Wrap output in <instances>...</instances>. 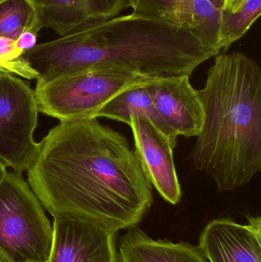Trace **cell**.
<instances>
[{
    "instance_id": "cell-15",
    "label": "cell",
    "mask_w": 261,
    "mask_h": 262,
    "mask_svg": "<svg viewBox=\"0 0 261 262\" xmlns=\"http://www.w3.org/2000/svg\"><path fill=\"white\" fill-rule=\"evenodd\" d=\"M193 0H131L130 9L136 13L155 17L168 23L188 28L193 27L192 2ZM223 9L225 0H211Z\"/></svg>"
},
{
    "instance_id": "cell-18",
    "label": "cell",
    "mask_w": 261,
    "mask_h": 262,
    "mask_svg": "<svg viewBox=\"0 0 261 262\" xmlns=\"http://www.w3.org/2000/svg\"><path fill=\"white\" fill-rule=\"evenodd\" d=\"M15 41L0 36V72L13 74L26 79H38L37 74L22 58Z\"/></svg>"
},
{
    "instance_id": "cell-3",
    "label": "cell",
    "mask_w": 261,
    "mask_h": 262,
    "mask_svg": "<svg viewBox=\"0 0 261 262\" xmlns=\"http://www.w3.org/2000/svg\"><path fill=\"white\" fill-rule=\"evenodd\" d=\"M198 92L204 121L190 160L219 192H233L261 170L260 66L242 52L219 54Z\"/></svg>"
},
{
    "instance_id": "cell-10",
    "label": "cell",
    "mask_w": 261,
    "mask_h": 262,
    "mask_svg": "<svg viewBox=\"0 0 261 262\" xmlns=\"http://www.w3.org/2000/svg\"><path fill=\"white\" fill-rule=\"evenodd\" d=\"M199 248L209 262H261V218L246 224L231 219L210 222L201 233Z\"/></svg>"
},
{
    "instance_id": "cell-16",
    "label": "cell",
    "mask_w": 261,
    "mask_h": 262,
    "mask_svg": "<svg viewBox=\"0 0 261 262\" xmlns=\"http://www.w3.org/2000/svg\"><path fill=\"white\" fill-rule=\"evenodd\" d=\"M261 13V0H244L234 11L222 9L219 46L227 52L242 38L257 21Z\"/></svg>"
},
{
    "instance_id": "cell-19",
    "label": "cell",
    "mask_w": 261,
    "mask_h": 262,
    "mask_svg": "<svg viewBox=\"0 0 261 262\" xmlns=\"http://www.w3.org/2000/svg\"><path fill=\"white\" fill-rule=\"evenodd\" d=\"M38 36V34L34 32H24L15 40L17 49L22 53L31 50L36 46Z\"/></svg>"
},
{
    "instance_id": "cell-4",
    "label": "cell",
    "mask_w": 261,
    "mask_h": 262,
    "mask_svg": "<svg viewBox=\"0 0 261 262\" xmlns=\"http://www.w3.org/2000/svg\"><path fill=\"white\" fill-rule=\"evenodd\" d=\"M152 77L112 69H89L37 81L38 111L60 121L96 118L100 109L126 88Z\"/></svg>"
},
{
    "instance_id": "cell-12",
    "label": "cell",
    "mask_w": 261,
    "mask_h": 262,
    "mask_svg": "<svg viewBox=\"0 0 261 262\" xmlns=\"http://www.w3.org/2000/svg\"><path fill=\"white\" fill-rule=\"evenodd\" d=\"M119 249V262H207L199 246L155 241L136 226L123 235Z\"/></svg>"
},
{
    "instance_id": "cell-11",
    "label": "cell",
    "mask_w": 261,
    "mask_h": 262,
    "mask_svg": "<svg viewBox=\"0 0 261 262\" xmlns=\"http://www.w3.org/2000/svg\"><path fill=\"white\" fill-rule=\"evenodd\" d=\"M43 28L59 36L110 19L130 9L131 0H37Z\"/></svg>"
},
{
    "instance_id": "cell-9",
    "label": "cell",
    "mask_w": 261,
    "mask_h": 262,
    "mask_svg": "<svg viewBox=\"0 0 261 262\" xmlns=\"http://www.w3.org/2000/svg\"><path fill=\"white\" fill-rule=\"evenodd\" d=\"M129 126L134 138L135 152L150 184L167 203L178 204L182 189L175 166L174 147L160 131L146 120L133 118Z\"/></svg>"
},
{
    "instance_id": "cell-6",
    "label": "cell",
    "mask_w": 261,
    "mask_h": 262,
    "mask_svg": "<svg viewBox=\"0 0 261 262\" xmlns=\"http://www.w3.org/2000/svg\"><path fill=\"white\" fill-rule=\"evenodd\" d=\"M38 113L35 90L17 75L0 72V160L16 173L28 170L39 149L34 140Z\"/></svg>"
},
{
    "instance_id": "cell-21",
    "label": "cell",
    "mask_w": 261,
    "mask_h": 262,
    "mask_svg": "<svg viewBox=\"0 0 261 262\" xmlns=\"http://www.w3.org/2000/svg\"><path fill=\"white\" fill-rule=\"evenodd\" d=\"M0 262H13L1 249H0Z\"/></svg>"
},
{
    "instance_id": "cell-1",
    "label": "cell",
    "mask_w": 261,
    "mask_h": 262,
    "mask_svg": "<svg viewBox=\"0 0 261 262\" xmlns=\"http://www.w3.org/2000/svg\"><path fill=\"white\" fill-rule=\"evenodd\" d=\"M27 176L52 216L88 220L115 232L137 226L153 203L128 140L98 118L61 121L49 130Z\"/></svg>"
},
{
    "instance_id": "cell-20",
    "label": "cell",
    "mask_w": 261,
    "mask_h": 262,
    "mask_svg": "<svg viewBox=\"0 0 261 262\" xmlns=\"http://www.w3.org/2000/svg\"><path fill=\"white\" fill-rule=\"evenodd\" d=\"M7 172V166L0 160V183L4 180Z\"/></svg>"
},
{
    "instance_id": "cell-8",
    "label": "cell",
    "mask_w": 261,
    "mask_h": 262,
    "mask_svg": "<svg viewBox=\"0 0 261 262\" xmlns=\"http://www.w3.org/2000/svg\"><path fill=\"white\" fill-rule=\"evenodd\" d=\"M147 89L158 113L178 137H197L203 124V106L190 76L153 77Z\"/></svg>"
},
{
    "instance_id": "cell-14",
    "label": "cell",
    "mask_w": 261,
    "mask_h": 262,
    "mask_svg": "<svg viewBox=\"0 0 261 262\" xmlns=\"http://www.w3.org/2000/svg\"><path fill=\"white\" fill-rule=\"evenodd\" d=\"M37 0H0V36L16 40L26 32L42 29Z\"/></svg>"
},
{
    "instance_id": "cell-2",
    "label": "cell",
    "mask_w": 261,
    "mask_h": 262,
    "mask_svg": "<svg viewBox=\"0 0 261 262\" xmlns=\"http://www.w3.org/2000/svg\"><path fill=\"white\" fill-rule=\"evenodd\" d=\"M217 55L191 29L132 12L36 45L26 58L45 81L101 68L148 77L191 76Z\"/></svg>"
},
{
    "instance_id": "cell-13",
    "label": "cell",
    "mask_w": 261,
    "mask_h": 262,
    "mask_svg": "<svg viewBox=\"0 0 261 262\" xmlns=\"http://www.w3.org/2000/svg\"><path fill=\"white\" fill-rule=\"evenodd\" d=\"M150 79L126 88L116 94L100 109L96 118H105L128 126L133 118L146 120L160 131L175 148L177 145L178 136L156 111L147 89V83Z\"/></svg>"
},
{
    "instance_id": "cell-17",
    "label": "cell",
    "mask_w": 261,
    "mask_h": 262,
    "mask_svg": "<svg viewBox=\"0 0 261 262\" xmlns=\"http://www.w3.org/2000/svg\"><path fill=\"white\" fill-rule=\"evenodd\" d=\"M193 33L208 47L219 55L221 53V24L222 9L216 6L211 0H193Z\"/></svg>"
},
{
    "instance_id": "cell-5",
    "label": "cell",
    "mask_w": 261,
    "mask_h": 262,
    "mask_svg": "<svg viewBox=\"0 0 261 262\" xmlns=\"http://www.w3.org/2000/svg\"><path fill=\"white\" fill-rule=\"evenodd\" d=\"M53 226L21 174L7 172L0 183V249L13 262H48Z\"/></svg>"
},
{
    "instance_id": "cell-7",
    "label": "cell",
    "mask_w": 261,
    "mask_h": 262,
    "mask_svg": "<svg viewBox=\"0 0 261 262\" xmlns=\"http://www.w3.org/2000/svg\"><path fill=\"white\" fill-rule=\"evenodd\" d=\"M48 262H119L116 232L88 220L53 217Z\"/></svg>"
}]
</instances>
